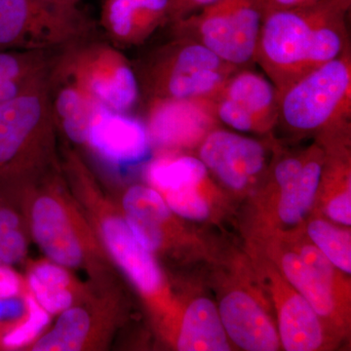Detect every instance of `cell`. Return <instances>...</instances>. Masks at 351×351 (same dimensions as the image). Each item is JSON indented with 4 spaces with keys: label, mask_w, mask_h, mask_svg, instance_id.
I'll use <instances>...</instances> for the list:
<instances>
[{
    "label": "cell",
    "mask_w": 351,
    "mask_h": 351,
    "mask_svg": "<svg viewBox=\"0 0 351 351\" xmlns=\"http://www.w3.org/2000/svg\"><path fill=\"white\" fill-rule=\"evenodd\" d=\"M351 0H323L265 13L256 62L278 94L350 50L346 15Z\"/></svg>",
    "instance_id": "6da1fadb"
},
{
    "label": "cell",
    "mask_w": 351,
    "mask_h": 351,
    "mask_svg": "<svg viewBox=\"0 0 351 351\" xmlns=\"http://www.w3.org/2000/svg\"><path fill=\"white\" fill-rule=\"evenodd\" d=\"M32 239L46 258L69 269H82L96 286H113V263L56 167L18 186Z\"/></svg>",
    "instance_id": "7a4b0ae2"
},
{
    "label": "cell",
    "mask_w": 351,
    "mask_h": 351,
    "mask_svg": "<svg viewBox=\"0 0 351 351\" xmlns=\"http://www.w3.org/2000/svg\"><path fill=\"white\" fill-rule=\"evenodd\" d=\"M63 174L112 263L145 299L162 309L167 301L162 272L152 252L136 239L117 203L76 152H66Z\"/></svg>",
    "instance_id": "3957f363"
},
{
    "label": "cell",
    "mask_w": 351,
    "mask_h": 351,
    "mask_svg": "<svg viewBox=\"0 0 351 351\" xmlns=\"http://www.w3.org/2000/svg\"><path fill=\"white\" fill-rule=\"evenodd\" d=\"M55 123L44 77L0 105V180L21 186L55 167Z\"/></svg>",
    "instance_id": "277c9868"
},
{
    "label": "cell",
    "mask_w": 351,
    "mask_h": 351,
    "mask_svg": "<svg viewBox=\"0 0 351 351\" xmlns=\"http://www.w3.org/2000/svg\"><path fill=\"white\" fill-rule=\"evenodd\" d=\"M350 50L313 69L278 94V120L292 131L343 126L350 117Z\"/></svg>",
    "instance_id": "5b68a950"
},
{
    "label": "cell",
    "mask_w": 351,
    "mask_h": 351,
    "mask_svg": "<svg viewBox=\"0 0 351 351\" xmlns=\"http://www.w3.org/2000/svg\"><path fill=\"white\" fill-rule=\"evenodd\" d=\"M263 15L261 0H221L175 24L184 38L206 46L226 63L244 69L256 62Z\"/></svg>",
    "instance_id": "8992f818"
},
{
    "label": "cell",
    "mask_w": 351,
    "mask_h": 351,
    "mask_svg": "<svg viewBox=\"0 0 351 351\" xmlns=\"http://www.w3.org/2000/svg\"><path fill=\"white\" fill-rule=\"evenodd\" d=\"M157 53L147 73L152 100L212 99L240 69L206 46L184 38Z\"/></svg>",
    "instance_id": "52a82bcc"
},
{
    "label": "cell",
    "mask_w": 351,
    "mask_h": 351,
    "mask_svg": "<svg viewBox=\"0 0 351 351\" xmlns=\"http://www.w3.org/2000/svg\"><path fill=\"white\" fill-rule=\"evenodd\" d=\"M59 73L95 103L112 112L128 113L140 97L135 69L112 46L96 44L73 51Z\"/></svg>",
    "instance_id": "ba28073f"
},
{
    "label": "cell",
    "mask_w": 351,
    "mask_h": 351,
    "mask_svg": "<svg viewBox=\"0 0 351 351\" xmlns=\"http://www.w3.org/2000/svg\"><path fill=\"white\" fill-rule=\"evenodd\" d=\"M85 25L76 8L40 0H0V51H38L75 40Z\"/></svg>",
    "instance_id": "9c48e42d"
},
{
    "label": "cell",
    "mask_w": 351,
    "mask_h": 351,
    "mask_svg": "<svg viewBox=\"0 0 351 351\" xmlns=\"http://www.w3.org/2000/svg\"><path fill=\"white\" fill-rule=\"evenodd\" d=\"M115 287H98L82 302L59 314L56 324L29 346L32 351L103 350L119 319Z\"/></svg>",
    "instance_id": "30bf717a"
},
{
    "label": "cell",
    "mask_w": 351,
    "mask_h": 351,
    "mask_svg": "<svg viewBox=\"0 0 351 351\" xmlns=\"http://www.w3.org/2000/svg\"><path fill=\"white\" fill-rule=\"evenodd\" d=\"M215 117L242 133H265L278 121V92L267 75L240 69L211 99Z\"/></svg>",
    "instance_id": "8fae6325"
},
{
    "label": "cell",
    "mask_w": 351,
    "mask_h": 351,
    "mask_svg": "<svg viewBox=\"0 0 351 351\" xmlns=\"http://www.w3.org/2000/svg\"><path fill=\"white\" fill-rule=\"evenodd\" d=\"M198 158L228 188L239 191L265 169V149L255 138L215 128L201 141Z\"/></svg>",
    "instance_id": "7c38bea8"
},
{
    "label": "cell",
    "mask_w": 351,
    "mask_h": 351,
    "mask_svg": "<svg viewBox=\"0 0 351 351\" xmlns=\"http://www.w3.org/2000/svg\"><path fill=\"white\" fill-rule=\"evenodd\" d=\"M215 121L211 99L152 100L147 129L152 144L175 149L198 144Z\"/></svg>",
    "instance_id": "4fadbf2b"
},
{
    "label": "cell",
    "mask_w": 351,
    "mask_h": 351,
    "mask_svg": "<svg viewBox=\"0 0 351 351\" xmlns=\"http://www.w3.org/2000/svg\"><path fill=\"white\" fill-rule=\"evenodd\" d=\"M147 126L127 113L112 112L97 104L87 147L113 165H133L151 151Z\"/></svg>",
    "instance_id": "5bb4252c"
},
{
    "label": "cell",
    "mask_w": 351,
    "mask_h": 351,
    "mask_svg": "<svg viewBox=\"0 0 351 351\" xmlns=\"http://www.w3.org/2000/svg\"><path fill=\"white\" fill-rule=\"evenodd\" d=\"M218 309L228 338L242 350L276 351L280 348L276 328L248 293L240 290L228 293Z\"/></svg>",
    "instance_id": "9a60e30c"
},
{
    "label": "cell",
    "mask_w": 351,
    "mask_h": 351,
    "mask_svg": "<svg viewBox=\"0 0 351 351\" xmlns=\"http://www.w3.org/2000/svg\"><path fill=\"white\" fill-rule=\"evenodd\" d=\"M171 0H105L101 20L113 43H143L170 19Z\"/></svg>",
    "instance_id": "2e32d148"
},
{
    "label": "cell",
    "mask_w": 351,
    "mask_h": 351,
    "mask_svg": "<svg viewBox=\"0 0 351 351\" xmlns=\"http://www.w3.org/2000/svg\"><path fill=\"white\" fill-rule=\"evenodd\" d=\"M323 159L317 149L306 161H281L274 167V179L280 189L277 212L283 223H299L311 209L322 179Z\"/></svg>",
    "instance_id": "e0dca14e"
},
{
    "label": "cell",
    "mask_w": 351,
    "mask_h": 351,
    "mask_svg": "<svg viewBox=\"0 0 351 351\" xmlns=\"http://www.w3.org/2000/svg\"><path fill=\"white\" fill-rule=\"evenodd\" d=\"M117 205L143 246L152 253L165 247L173 212L156 189L133 184L123 191Z\"/></svg>",
    "instance_id": "ac0fdd59"
},
{
    "label": "cell",
    "mask_w": 351,
    "mask_h": 351,
    "mask_svg": "<svg viewBox=\"0 0 351 351\" xmlns=\"http://www.w3.org/2000/svg\"><path fill=\"white\" fill-rule=\"evenodd\" d=\"M25 278L29 292L50 315H59L82 302L95 288L93 284H82L71 269L48 258L29 263Z\"/></svg>",
    "instance_id": "d6986e66"
},
{
    "label": "cell",
    "mask_w": 351,
    "mask_h": 351,
    "mask_svg": "<svg viewBox=\"0 0 351 351\" xmlns=\"http://www.w3.org/2000/svg\"><path fill=\"white\" fill-rule=\"evenodd\" d=\"M278 336L287 351L319 350L324 343V332L319 315L297 291H289L277 306Z\"/></svg>",
    "instance_id": "ffe728a7"
},
{
    "label": "cell",
    "mask_w": 351,
    "mask_h": 351,
    "mask_svg": "<svg viewBox=\"0 0 351 351\" xmlns=\"http://www.w3.org/2000/svg\"><path fill=\"white\" fill-rule=\"evenodd\" d=\"M181 351H228V335L219 309L207 298H198L184 311L176 338Z\"/></svg>",
    "instance_id": "44dd1931"
},
{
    "label": "cell",
    "mask_w": 351,
    "mask_h": 351,
    "mask_svg": "<svg viewBox=\"0 0 351 351\" xmlns=\"http://www.w3.org/2000/svg\"><path fill=\"white\" fill-rule=\"evenodd\" d=\"M51 104L56 126L73 144L87 145L97 104L68 80L51 96Z\"/></svg>",
    "instance_id": "7402d4cb"
},
{
    "label": "cell",
    "mask_w": 351,
    "mask_h": 351,
    "mask_svg": "<svg viewBox=\"0 0 351 351\" xmlns=\"http://www.w3.org/2000/svg\"><path fill=\"white\" fill-rule=\"evenodd\" d=\"M29 234L17 189L0 181V257L4 265L12 267L25 260Z\"/></svg>",
    "instance_id": "603a6c76"
},
{
    "label": "cell",
    "mask_w": 351,
    "mask_h": 351,
    "mask_svg": "<svg viewBox=\"0 0 351 351\" xmlns=\"http://www.w3.org/2000/svg\"><path fill=\"white\" fill-rule=\"evenodd\" d=\"M284 276L322 318H334L336 314L332 290L322 282L297 251H285L279 258Z\"/></svg>",
    "instance_id": "cb8c5ba5"
},
{
    "label": "cell",
    "mask_w": 351,
    "mask_h": 351,
    "mask_svg": "<svg viewBox=\"0 0 351 351\" xmlns=\"http://www.w3.org/2000/svg\"><path fill=\"white\" fill-rule=\"evenodd\" d=\"M207 168L198 157H162L149 166L147 178L159 193L186 186H199L206 179Z\"/></svg>",
    "instance_id": "d4e9b609"
},
{
    "label": "cell",
    "mask_w": 351,
    "mask_h": 351,
    "mask_svg": "<svg viewBox=\"0 0 351 351\" xmlns=\"http://www.w3.org/2000/svg\"><path fill=\"white\" fill-rule=\"evenodd\" d=\"M40 68V59L32 51H0V105L43 78L32 80Z\"/></svg>",
    "instance_id": "484cf974"
},
{
    "label": "cell",
    "mask_w": 351,
    "mask_h": 351,
    "mask_svg": "<svg viewBox=\"0 0 351 351\" xmlns=\"http://www.w3.org/2000/svg\"><path fill=\"white\" fill-rule=\"evenodd\" d=\"M307 234L332 263L346 274L351 272L350 232L331 225L324 219H315L307 226Z\"/></svg>",
    "instance_id": "4316f807"
},
{
    "label": "cell",
    "mask_w": 351,
    "mask_h": 351,
    "mask_svg": "<svg viewBox=\"0 0 351 351\" xmlns=\"http://www.w3.org/2000/svg\"><path fill=\"white\" fill-rule=\"evenodd\" d=\"M27 313L12 331L0 339V350H25L45 332L49 326L51 315L39 306L31 293L25 294Z\"/></svg>",
    "instance_id": "83f0119b"
},
{
    "label": "cell",
    "mask_w": 351,
    "mask_h": 351,
    "mask_svg": "<svg viewBox=\"0 0 351 351\" xmlns=\"http://www.w3.org/2000/svg\"><path fill=\"white\" fill-rule=\"evenodd\" d=\"M199 186H186L160 193L171 211L182 218L204 221L210 214L206 200L198 191Z\"/></svg>",
    "instance_id": "f1b7e54d"
},
{
    "label": "cell",
    "mask_w": 351,
    "mask_h": 351,
    "mask_svg": "<svg viewBox=\"0 0 351 351\" xmlns=\"http://www.w3.org/2000/svg\"><path fill=\"white\" fill-rule=\"evenodd\" d=\"M316 276L332 289L335 281V267L324 254L313 244H302L295 250Z\"/></svg>",
    "instance_id": "f546056e"
},
{
    "label": "cell",
    "mask_w": 351,
    "mask_h": 351,
    "mask_svg": "<svg viewBox=\"0 0 351 351\" xmlns=\"http://www.w3.org/2000/svg\"><path fill=\"white\" fill-rule=\"evenodd\" d=\"M25 294L17 297L0 298V339L5 336L7 332L12 331L27 315Z\"/></svg>",
    "instance_id": "4dcf8cb0"
},
{
    "label": "cell",
    "mask_w": 351,
    "mask_h": 351,
    "mask_svg": "<svg viewBox=\"0 0 351 351\" xmlns=\"http://www.w3.org/2000/svg\"><path fill=\"white\" fill-rule=\"evenodd\" d=\"M326 214L332 221L341 225H351V189L350 182L338 195L332 196L327 203Z\"/></svg>",
    "instance_id": "1f68e13d"
},
{
    "label": "cell",
    "mask_w": 351,
    "mask_h": 351,
    "mask_svg": "<svg viewBox=\"0 0 351 351\" xmlns=\"http://www.w3.org/2000/svg\"><path fill=\"white\" fill-rule=\"evenodd\" d=\"M29 291L25 277L10 265H0V298L17 297Z\"/></svg>",
    "instance_id": "d6a6232c"
},
{
    "label": "cell",
    "mask_w": 351,
    "mask_h": 351,
    "mask_svg": "<svg viewBox=\"0 0 351 351\" xmlns=\"http://www.w3.org/2000/svg\"><path fill=\"white\" fill-rule=\"evenodd\" d=\"M221 0H171L170 20H181Z\"/></svg>",
    "instance_id": "836d02e7"
},
{
    "label": "cell",
    "mask_w": 351,
    "mask_h": 351,
    "mask_svg": "<svg viewBox=\"0 0 351 351\" xmlns=\"http://www.w3.org/2000/svg\"><path fill=\"white\" fill-rule=\"evenodd\" d=\"M263 13L269 11L281 10V9L299 8L313 5L323 0H261Z\"/></svg>",
    "instance_id": "e575fe53"
},
{
    "label": "cell",
    "mask_w": 351,
    "mask_h": 351,
    "mask_svg": "<svg viewBox=\"0 0 351 351\" xmlns=\"http://www.w3.org/2000/svg\"><path fill=\"white\" fill-rule=\"evenodd\" d=\"M40 1L57 8L73 9L80 0H40Z\"/></svg>",
    "instance_id": "d590c367"
},
{
    "label": "cell",
    "mask_w": 351,
    "mask_h": 351,
    "mask_svg": "<svg viewBox=\"0 0 351 351\" xmlns=\"http://www.w3.org/2000/svg\"><path fill=\"white\" fill-rule=\"evenodd\" d=\"M4 265V263H3V262H2V258H1V257H0V265Z\"/></svg>",
    "instance_id": "8d00e7d4"
}]
</instances>
